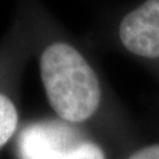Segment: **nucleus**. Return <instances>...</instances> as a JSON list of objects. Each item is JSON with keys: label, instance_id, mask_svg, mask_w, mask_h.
Listing matches in <instances>:
<instances>
[{"label": "nucleus", "instance_id": "nucleus-5", "mask_svg": "<svg viewBox=\"0 0 159 159\" xmlns=\"http://www.w3.org/2000/svg\"><path fill=\"white\" fill-rule=\"evenodd\" d=\"M126 159H159V143H151L139 147Z\"/></svg>", "mask_w": 159, "mask_h": 159}, {"label": "nucleus", "instance_id": "nucleus-1", "mask_svg": "<svg viewBox=\"0 0 159 159\" xmlns=\"http://www.w3.org/2000/svg\"><path fill=\"white\" fill-rule=\"evenodd\" d=\"M40 76L48 102L61 121H88L101 103V85L93 68L76 48L53 43L40 54Z\"/></svg>", "mask_w": 159, "mask_h": 159}, {"label": "nucleus", "instance_id": "nucleus-3", "mask_svg": "<svg viewBox=\"0 0 159 159\" xmlns=\"http://www.w3.org/2000/svg\"><path fill=\"white\" fill-rule=\"evenodd\" d=\"M119 39L134 54L159 57V0H147L127 13L119 25Z\"/></svg>", "mask_w": 159, "mask_h": 159}, {"label": "nucleus", "instance_id": "nucleus-2", "mask_svg": "<svg viewBox=\"0 0 159 159\" xmlns=\"http://www.w3.org/2000/svg\"><path fill=\"white\" fill-rule=\"evenodd\" d=\"M19 159H107L93 139L64 121H39L25 126L17 138Z\"/></svg>", "mask_w": 159, "mask_h": 159}, {"label": "nucleus", "instance_id": "nucleus-4", "mask_svg": "<svg viewBox=\"0 0 159 159\" xmlns=\"http://www.w3.org/2000/svg\"><path fill=\"white\" fill-rule=\"evenodd\" d=\"M19 126L17 107L8 94L0 92V148L9 142Z\"/></svg>", "mask_w": 159, "mask_h": 159}]
</instances>
